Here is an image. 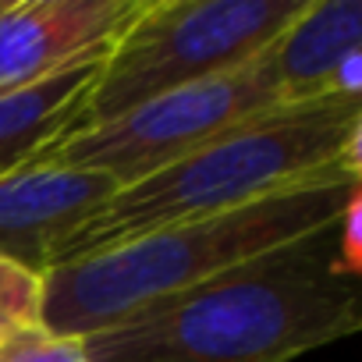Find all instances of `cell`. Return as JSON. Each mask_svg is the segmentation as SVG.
Segmentation results:
<instances>
[{
	"instance_id": "cell-1",
	"label": "cell",
	"mask_w": 362,
	"mask_h": 362,
	"mask_svg": "<svg viewBox=\"0 0 362 362\" xmlns=\"http://www.w3.org/2000/svg\"><path fill=\"white\" fill-rule=\"evenodd\" d=\"M341 217L82 337L86 362H291L362 327Z\"/></svg>"
},
{
	"instance_id": "cell-2",
	"label": "cell",
	"mask_w": 362,
	"mask_h": 362,
	"mask_svg": "<svg viewBox=\"0 0 362 362\" xmlns=\"http://www.w3.org/2000/svg\"><path fill=\"white\" fill-rule=\"evenodd\" d=\"M362 100L320 96L256 114L163 170L117 189L57 249L50 267L75 263L170 224L242 210L337 167L358 163Z\"/></svg>"
},
{
	"instance_id": "cell-3",
	"label": "cell",
	"mask_w": 362,
	"mask_h": 362,
	"mask_svg": "<svg viewBox=\"0 0 362 362\" xmlns=\"http://www.w3.org/2000/svg\"><path fill=\"white\" fill-rule=\"evenodd\" d=\"M358 174L355 167H337L242 210L170 224L117 249L50 267L40 277V327L82 341L167 295L298 242L334 224L358 199Z\"/></svg>"
},
{
	"instance_id": "cell-4",
	"label": "cell",
	"mask_w": 362,
	"mask_h": 362,
	"mask_svg": "<svg viewBox=\"0 0 362 362\" xmlns=\"http://www.w3.org/2000/svg\"><path fill=\"white\" fill-rule=\"evenodd\" d=\"M309 0H146L100 61L68 135L256 61Z\"/></svg>"
},
{
	"instance_id": "cell-5",
	"label": "cell",
	"mask_w": 362,
	"mask_h": 362,
	"mask_svg": "<svg viewBox=\"0 0 362 362\" xmlns=\"http://www.w3.org/2000/svg\"><path fill=\"white\" fill-rule=\"evenodd\" d=\"M274 107H284V96L267 47L256 61L228 75L174 89L107 124L64 135L43 146L25 167L96 170L124 189Z\"/></svg>"
},
{
	"instance_id": "cell-6",
	"label": "cell",
	"mask_w": 362,
	"mask_h": 362,
	"mask_svg": "<svg viewBox=\"0 0 362 362\" xmlns=\"http://www.w3.org/2000/svg\"><path fill=\"white\" fill-rule=\"evenodd\" d=\"M146 0H0V93L103 61Z\"/></svg>"
},
{
	"instance_id": "cell-7",
	"label": "cell",
	"mask_w": 362,
	"mask_h": 362,
	"mask_svg": "<svg viewBox=\"0 0 362 362\" xmlns=\"http://www.w3.org/2000/svg\"><path fill=\"white\" fill-rule=\"evenodd\" d=\"M121 185L96 170L22 167L0 177V259L43 277L54 249Z\"/></svg>"
},
{
	"instance_id": "cell-8",
	"label": "cell",
	"mask_w": 362,
	"mask_h": 362,
	"mask_svg": "<svg viewBox=\"0 0 362 362\" xmlns=\"http://www.w3.org/2000/svg\"><path fill=\"white\" fill-rule=\"evenodd\" d=\"M351 54H362V0H309L305 11L270 43L284 103L337 93V71Z\"/></svg>"
},
{
	"instance_id": "cell-9",
	"label": "cell",
	"mask_w": 362,
	"mask_h": 362,
	"mask_svg": "<svg viewBox=\"0 0 362 362\" xmlns=\"http://www.w3.org/2000/svg\"><path fill=\"white\" fill-rule=\"evenodd\" d=\"M96 75L100 61H89L36 86L0 93V177L22 170L43 146L68 135Z\"/></svg>"
},
{
	"instance_id": "cell-10",
	"label": "cell",
	"mask_w": 362,
	"mask_h": 362,
	"mask_svg": "<svg viewBox=\"0 0 362 362\" xmlns=\"http://www.w3.org/2000/svg\"><path fill=\"white\" fill-rule=\"evenodd\" d=\"M0 362H86V355H82V341L29 323L0 337Z\"/></svg>"
},
{
	"instance_id": "cell-11",
	"label": "cell",
	"mask_w": 362,
	"mask_h": 362,
	"mask_svg": "<svg viewBox=\"0 0 362 362\" xmlns=\"http://www.w3.org/2000/svg\"><path fill=\"white\" fill-rule=\"evenodd\" d=\"M40 277L0 259V316L15 327L40 323Z\"/></svg>"
},
{
	"instance_id": "cell-12",
	"label": "cell",
	"mask_w": 362,
	"mask_h": 362,
	"mask_svg": "<svg viewBox=\"0 0 362 362\" xmlns=\"http://www.w3.org/2000/svg\"><path fill=\"white\" fill-rule=\"evenodd\" d=\"M341 256H344V267L351 274H362V242H358V199L348 203V210L341 214Z\"/></svg>"
},
{
	"instance_id": "cell-13",
	"label": "cell",
	"mask_w": 362,
	"mask_h": 362,
	"mask_svg": "<svg viewBox=\"0 0 362 362\" xmlns=\"http://www.w3.org/2000/svg\"><path fill=\"white\" fill-rule=\"evenodd\" d=\"M8 330H15V323H8V320H4V316H0V337H4V334H8Z\"/></svg>"
}]
</instances>
